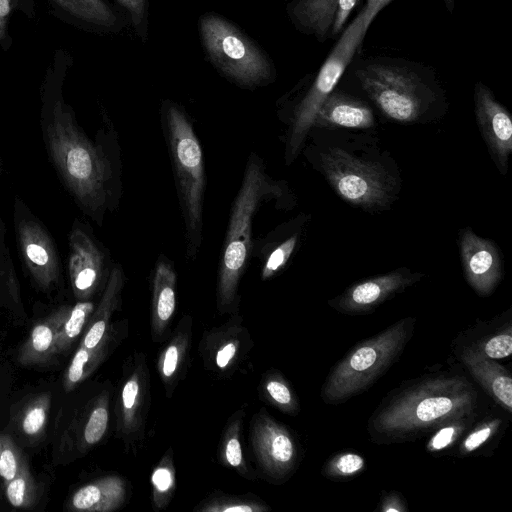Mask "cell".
<instances>
[{
	"label": "cell",
	"mask_w": 512,
	"mask_h": 512,
	"mask_svg": "<svg viewBox=\"0 0 512 512\" xmlns=\"http://www.w3.org/2000/svg\"><path fill=\"white\" fill-rule=\"evenodd\" d=\"M264 173L258 158L251 156L232 206L219 265L217 310L220 315L238 313L240 278L251 249L253 216L260 202L270 193H282Z\"/></svg>",
	"instance_id": "cell-5"
},
{
	"label": "cell",
	"mask_w": 512,
	"mask_h": 512,
	"mask_svg": "<svg viewBox=\"0 0 512 512\" xmlns=\"http://www.w3.org/2000/svg\"><path fill=\"white\" fill-rule=\"evenodd\" d=\"M68 244V277L72 293L77 301L91 300L108 278L105 254L82 224L73 225Z\"/></svg>",
	"instance_id": "cell-15"
},
{
	"label": "cell",
	"mask_w": 512,
	"mask_h": 512,
	"mask_svg": "<svg viewBox=\"0 0 512 512\" xmlns=\"http://www.w3.org/2000/svg\"><path fill=\"white\" fill-rule=\"evenodd\" d=\"M455 354L478 385L508 414H512V376L496 360L459 345Z\"/></svg>",
	"instance_id": "cell-21"
},
{
	"label": "cell",
	"mask_w": 512,
	"mask_h": 512,
	"mask_svg": "<svg viewBox=\"0 0 512 512\" xmlns=\"http://www.w3.org/2000/svg\"><path fill=\"white\" fill-rule=\"evenodd\" d=\"M253 345L243 318L235 313L224 324L203 333L198 352L205 369L229 378L244 363Z\"/></svg>",
	"instance_id": "cell-14"
},
{
	"label": "cell",
	"mask_w": 512,
	"mask_h": 512,
	"mask_svg": "<svg viewBox=\"0 0 512 512\" xmlns=\"http://www.w3.org/2000/svg\"><path fill=\"white\" fill-rule=\"evenodd\" d=\"M245 414V410L241 408L231 415L223 429L217 456L222 465L231 467L243 478L254 481L258 474L246 462L241 444Z\"/></svg>",
	"instance_id": "cell-28"
},
{
	"label": "cell",
	"mask_w": 512,
	"mask_h": 512,
	"mask_svg": "<svg viewBox=\"0 0 512 512\" xmlns=\"http://www.w3.org/2000/svg\"><path fill=\"white\" fill-rule=\"evenodd\" d=\"M303 152L334 193L367 213L391 210L402 190V171L375 130L312 127Z\"/></svg>",
	"instance_id": "cell-1"
},
{
	"label": "cell",
	"mask_w": 512,
	"mask_h": 512,
	"mask_svg": "<svg viewBox=\"0 0 512 512\" xmlns=\"http://www.w3.org/2000/svg\"><path fill=\"white\" fill-rule=\"evenodd\" d=\"M375 108L364 98L335 88L323 101L313 127L375 130Z\"/></svg>",
	"instance_id": "cell-20"
},
{
	"label": "cell",
	"mask_w": 512,
	"mask_h": 512,
	"mask_svg": "<svg viewBox=\"0 0 512 512\" xmlns=\"http://www.w3.org/2000/svg\"><path fill=\"white\" fill-rule=\"evenodd\" d=\"M392 1L393 0H367L365 7L371 15L376 17L378 13Z\"/></svg>",
	"instance_id": "cell-46"
},
{
	"label": "cell",
	"mask_w": 512,
	"mask_h": 512,
	"mask_svg": "<svg viewBox=\"0 0 512 512\" xmlns=\"http://www.w3.org/2000/svg\"><path fill=\"white\" fill-rule=\"evenodd\" d=\"M69 16L84 24L115 30L120 21L117 14L104 0H51Z\"/></svg>",
	"instance_id": "cell-31"
},
{
	"label": "cell",
	"mask_w": 512,
	"mask_h": 512,
	"mask_svg": "<svg viewBox=\"0 0 512 512\" xmlns=\"http://www.w3.org/2000/svg\"><path fill=\"white\" fill-rule=\"evenodd\" d=\"M502 419L486 417L477 424L474 423L458 442L457 455L467 457L485 447L500 431Z\"/></svg>",
	"instance_id": "cell-40"
},
{
	"label": "cell",
	"mask_w": 512,
	"mask_h": 512,
	"mask_svg": "<svg viewBox=\"0 0 512 512\" xmlns=\"http://www.w3.org/2000/svg\"><path fill=\"white\" fill-rule=\"evenodd\" d=\"M446 10L452 14L455 8V2L456 0H443Z\"/></svg>",
	"instance_id": "cell-47"
},
{
	"label": "cell",
	"mask_w": 512,
	"mask_h": 512,
	"mask_svg": "<svg viewBox=\"0 0 512 512\" xmlns=\"http://www.w3.org/2000/svg\"><path fill=\"white\" fill-rule=\"evenodd\" d=\"M377 510L380 512H406L408 507L402 494L391 490L382 491Z\"/></svg>",
	"instance_id": "cell-44"
},
{
	"label": "cell",
	"mask_w": 512,
	"mask_h": 512,
	"mask_svg": "<svg viewBox=\"0 0 512 512\" xmlns=\"http://www.w3.org/2000/svg\"><path fill=\"white\" fill-rule=\"evenodd\" d=\"M310 221L311 215H299L294 229L280 244L276 246L265 261L261 273V278L263 280L271 278L287 265L291 256L296 251L306 224Z\"/></svg>",
	"instance_id": "cell-37"
},
{
	"label": "cell",
	"mask_w": 512,
	"mask_h": 512,
	"mask_svg": "<svg viewBox=\"0 0 512 512\" xmlns=\"http://www.w3.org/2000/svg\"><path fill=\"white\" fill-rule=\"evenodd\" d=\"M118 336L112 327L104 342L97 348L86 349L78 346L63 375L62 383L66 392L74 390L98 368L116 345Z\"/></svg>",
	"instance_id": "cell-29"
},
{
	"label": "cell",
	"mask_w": 512,
	"mask_h": 512,
	"mask_svg": "<svg viewBox=\"0 0 512 512\" xmlns=\"http://www.w3.org/2000/svg\"><path fill=\"white\" fill-rule=\"evenodd\" d=\"M128 498L127 481L119 475H107L79 487L69 498L70 511L111 512Z\"/></svg>",
	"instance_id": "cell-23"
},
{
	"label": "cell",
	"mask_w": 512,
	"mask_h": 512,
	"mask_svg": "<svg viewBox=\"0 0 512 512\" xmlns=\"http://www.w3.org/2000/svg\"><path fill=\"white\" fill-rule=\"evenodd\" d=\"M258 393L262 401L282 413L294 416L300 412L297 394L278 370L270 369L263 374L258 385Z\"/></svg>",
	"instance_id": "cell-32"
},
{
	"label": "cell",
	"mask_w": 512,
	"mask_h": 512,
	"mask_svg": "<svg viewBox=\"0 0 512 512\" xmlns=\"http://www.w3.org/2000/svg\"><path fill=\"white\" fill-rule=\"evenodd\" d=\"M415 324L414 317L402 318L353 346L326 376L320 390L323 402L342 404L369 389L402 355Z\"/></svg>",
	"instance_id": "cell-6"
},
{
	"label": "cell",
	"mask_w": 512,
	"mask_h": 512,
	"mask_svg": "<svg viewBox=\"0 0 512 512\" xmlns=\"http://www.w3.org/2000/svg\"><path fill=\"white\" fill-rule=\"evenodd\" d=\"M162 118L187 230V251L189 255H194L200 246L202 234L205 191L202 149L191 122L176 103H163Z\"/></svg>",
	"instance_id": "cell-7"
},
{
	"label": "cell",
	"mask_w": 512,
	"mask_h": 512,
	"mask_svg": "<svg viewBox=\"0 0 512 512\" xmlns=\"http://www.w3.org/2000/svg\"><path fill=\"white\" fill-rule=\"evenodd\" d=\"M271 508L258 497L234 496L219 492L205 498L194 508L196 512H265Z\"/></svg>",
	"instance_id": "cell-38"
},
{
	"label": "cell",
	"mask_w": 512,
	"mask_h": 512,
	"mask_svg": "<svg viewBox=\"0 0 512 512\" xmlns=\"http://www.w3.org/2000/svg\"><path fill=\"white\" fill-rule=\"evenodd\" d=\"M51 409L50 393L32 395L23 402L17 411L15 427L26 439L36 441L45 433Z\"/></svg>",
	"instance_id": "cell-30"
},
{
	"label": "cell",
	"mask_w": 512,
	"mask_h": 512,
	"mask_svg": "<svg viewBox=\"0 0 512 512\" xmlns=\"http://www.w3.org/2000/svg\"><path fill=\"white\" fill-rule=\"evenodd\" d=\"M25 460L13 438L9 434L0 433V479L4 483L11 480Z\"/></svg>",
	"instance_id": "cell-42"
},
{
	"label": "cell",
	"mask_w": 512,
	"mask_h": 512,
	"mask_svg": "<svg viewBox=\"0 0 512 512\" xmlns=\"http://www.w3.org/2000/svg\"><path fill=\"white\" fill-rule=\"evenodd\" d=\"M366 467L364 457L355 452H340L329 458L321 474L332 481H345L360 474Z\"/></svg>",
	"instance_id": "cell-41"
},
{
	"label": "cell",
	"mask_w": 512,
	"mask_h": 512,
	"mask_svg": "<svg viewBox=\"0 0 512 512\" xmlns=\"http://www.w3.org/2000/svg\"><path fill=\"white\" fill-rule=\"evenodd\" d=\"M8 502L15 508L31 509L38 499V485L30 471L27 460L24 461L17 474L4 483Z\"/></svg>",
	"instance_id": "cell-39"
},
{
	"label": "cell",
	"mask_w": 512,
	"mask_h": 512,
	"mask_svg": "<svg viewBox=\"0 0 512 512\" xmlns=\"http://www.w3.org/2000/svg\"><path fill=\"white\" fill-rule=\"evenodd\" d=\"M150 372L143 352H133L123 367L115 403L116 433L128 451L142 446L151 403Z\"/></svg>",
	"instance_id": "cell-11"
},
{
	"label": "cell",
	"mask_w": 512,
	"mask_h": 512,
	"mask_svg": "<svg viewBox=\"0 0 512 512\" xmlns=\"http://www.w3.org/2000/svg\"><path fill=\"white\" fill-rule=\"evenodd\" d=\"M357 3L358 0H292L287 13L298 31L325 42L342 33Z\"/></svg>",
	"instance_id": "cell-19"
},
{
	"label": "cell",
	"mask_w": 512,
	"mask_h": 512,
	"mask_svg": "<svg viewBox=\"0 0 512 512\" xmlns=\"http://www.w3.org/2000/svg\"><path fill=\"white\" fill-rule=\"evenodd\" d=\"M350 66L356 88L389 121L426 124L448 111L446 93L429 66L389 56L360 59Z\"/></svg>",
	"instance_id": "cell-4"
},
{
	"label": "cell",
	"mask_w": 512,
	"mask_h": 512,
	"mask_svg": "<svg viewBox=\"0 0 512 512\" xmlns=\"http://www.w3.org/2000/svg\"><path fill=\"white\" fill-rule=\"evenodd\" d=\"M15 232L22 263L33 283L50 291L59 283L61 267L55 243L42 223L19 199L15 202Z\"/></svg>",
	"instance_id": "cell-12"
},
{
	"label": "cell",
	"mask_w": 512,
	"mask_h": 512,
	"mask_svg": "<svg viewBox=\"0 0 512 512\" xmlns=\"http://www.w3.org/2000/svg\"><path fill=\"white\" fill-rule=\"evenodd\" d=\"M72 305H62L39 320L18 353L23 366L48 362L56 354V338L59 328L68 316Z\"/></svg>",
	"instance_id": "cell-27"
},
{
	"label": "cell",
	"mask_w": 512,
	"mask_h": 512,
	"mask_svg": "<svg viewBox=\"0 0 512 512\" xmlns=\"http://www.w3.org/2000/svg\"><path fill=\"white\" fill-rule=\"evenodd\" d=\"M41 127L51 162L82 211L101 223L109 207L112 167L103 148L78 125L72 109L46 89Z\"/></svg>",
	"instance_id": "cell-3"
},
{
	"label": "cell",
	"mask_w": 512,
	"mask_h": 512,
	"mask_svg": "<svg viewBox=\"0 0 512 512\" xmlns=\"http://www.w3.org/2000/svg\"><path fill=\"white\" fill-rule=\"evenodd\" d=\"M128 12L138 36L145 41L148 31V0H116Z\"/></svg>",
	"instance_id": "cell-43"
},
{
	"label": "cell",
	"mask_w": 512,
	"mask_h": 512,
	"mask_svg": "<svg viewBox=\"0 0 512 512\" xmlns=\"http://www.w3.org/2000/svg\"><path fill=\"white\" fill-rule=\"evenodd\" d=\"M376 17L364 6L344 28L317 74L294 105L286 138L285 160L290 165L304 147L315 116L326 97L337 87L363 43Z\"/></svg>",
	"instance_id": "cell-8"
},
{
	"label": "cell",
	"mask_w": 512,
	"mask_h": 512,
	"mask_svg": "<svg viewBox=\"0 0 512 512\" xmlns=\"http://www.w3.org/2000/svg\"><path fill=\"white\" fill-rule=\"evenodd\" d=\"M192 326L191 316H183L157 358L156 368L167 398L173 396L176 387L188 371Z\"/></svg>",
	"instance_id": "cell-22"
},
{
	"label": "cell",
	"mask_w": 512,
	"mask_h": 512,
	"mask_svg": "<svg viewBox=\"0 0 512 512\" xmlns=\"http://www.w3.org/2000/svg\"><path fill=\"white\" fill-rule=\"evenodd\" d=\"M460 345L493 360L509 358L512 354V308L489 322L477 324L464 332Z\"/></svg>",
	"instance_id": "cell-24"
},
{
	"label": "cell",
	"mask_w": 512,
	"mask_h": 512,
	"mask_svg": "<svg viewBox=\"0 0 512 512\" xmlns=\"http://www.w3.org/2000/svg\"><path fill=\"white\" fill-rule=\"evenodd\" d=\"M425 277L422 272L408 267H398L387 273L375 275L355 282L341 294L330 299L328 305L345 315H366L374 312L381 304Z\"/></svg>",
	"instance_id": "cell-13"
},
{
	"label": "cell",
	"mask_w": 512,
	"mask_h": 512,
	"mask_svg": "<svg viewBox=\"0 0 512 512\" xmlns=\"http://www.w3.org/2000/svg\"><path fill=\"white\" fill-rule=\"evenodd\" d=\"M109 408L110 391L103 390L76 412L59 441L61 462L82 457L101 442L109 425Z\"/></svg>",
	"instance_id": "cell-18"
},
{
	"label": "cell",
	"mask_w": 512,
	"mask_h": 512,
	"mask_svg": "<svg viewBox=\"0 0 512 512\" xmlns=\"http://www.w3.org/2000/svg\"><path fill=\"white\" fill-rule=\"evenodd\" d=\"M176 307V273L171 262L163 257L158 260L152 283L151 337L161 342L167 331Z\"/></svg>",
	"instance_id": "cell-25"
},
{
	"label": "cell",
	"mask_w": 512,
	"mask_h": 512,
	"mask_svg": "<svg viewBox=\"0 0 512 512\" xmlns=\"http://www.w3.org/2000/svg\"><path fill=\"white\" fill-rule=\"evenodd\" d=\"M473 101L480 134L496 168L505 176L512 153L511 114L482 81L474 85Z\"/></svg>",
	"instance_id": "cell-16"
},
{
	"label": "cell",
	"mask_w": 512,
	"mask_h": 512,
	"mask_svg": "<svg viewBox=\"0 0 512 512\" xmlns=\"http://www.w3.org/2000/svg\"><path fill=\"white\" fill-rule=\"evenodd\" d=\"M19 0H0V44L6 35L8 18L16 9Z\"/></svg>",
	"instance_id": "cell-45"
},
{
	"label": "cell",
	"mask_w": 512,
	"mask_h": 512,
	"mask_svg": "<svg viewBox=\"0 0 512 512\" xmlns=\"http://www.w3.org/2000/svg\"><path fill=\"white\" fill-rule=\"evenodd\" d=\"M95 309L91 300L77 301L72 305L68 316L58 330L56 338V354L65 353L76 339L84 332Z\"/></svg>",
	"instance_id": "cell-34"
},
{
	"label": "cell",
	"mask_w": 512,
	"mask_h": 512,
	"mask_svg": "<svg viewBox=\"0 0 512 512\" xmlns=\"http://www.w3.org/2000/svg\"><path fill=\"white\" fill-rule=\"evenodd\" d=\"M152 506L154 510L165 509L175 491V466L173 449L168 448L155 466L151 475Z\"/></svg>",
	"instance_id": "cell-33"
},
{
	"label": "cell",
	"mask_w": 512,
	"mask_h": 512,
	"mask_svg": "<svg viewBox=\"0 0 512 512\" xmlns=\"http://www.w3.org/2000/svg\"><path fill=\"white\" fill-rule=\"evenodd\" d=\"M463 276L478 296L488 297L503 277V261L498 245L477 235L470 227L458 231Z\"/></svg>",
	"instance_id": "cell-17"
},
{
	"label": "cell",
	"mask_w": 512,
	"mask_h": 512,
	"mask_svg": "<svg viewBox=\"0 0 512 512\" xmlns=\"http://www.w3.org/2000/svg\"><path fill=\"white\" fill-rule=\"evenodd\" d=\"M477 412L452 418L431 432L425 449L430 454L442 452L457 444L475 423Z\"/></svg>",
	"instance_id": "cell-36"
},
{
	"label": "cell",
	"mask_w": 512,
	"mask_h": 512,
	"mask_svg": "<svg viewBox=\"0 0 512 512\" xmlns=\"http://www.w3.org/2000/svg\"><path fill=\"white\" fill-rule=\"evenodd\" d=\"M249 440L256 464L267 481L283 484L295 473L301 460L299 442L292 431L265 408L254 414Z\"/></svg>",
	"instance_id": "cell-10"
},
{
	"label": "cell",
	"mask_w": 512,
	"mask_h": 512,
	"mask_svg": "<svg viewBox=\"0 0 512 512\" xmlns=\"http://www.w3.org/2000/svg\"><path fill=\"white\" fill-rule=\"evenodd\" d=\"M124 286V273L119 265L110 271L101 298L83 332L80 346L95 349L100 346L110 332V320L120 304L121 292Z\"/></svg>",
	"instance_id": "cell-26"
},
{
	"label": "cell",
	"mask_w": 512,
	"mask_h": 512,
	"mask_svg": "<svg viewBox=\"0 0 512 512\" xmlns=\"http://www.w3.org/2000/svg\"><path fill=\"white\" fill-rule=\"evenodd\" d=\"M478 393L464 375L437 371L401 383L378 404L367 422L371 441H414L442 423L476 412Z\"/></svg>",
	"instance_id": "cell-2"
},
{
	"label": "cell",
	"mask_w": 512,
	"mask_h": 512,
	"mask_svg": "<svg viewBox=\"0 0 512 512\" xmlns=\"http://www.w3.org/2000/svg\"><path fill=\"white\" fill-rule=\"evenodd\" d=\"M203 48L226 78L243 87L266 85L275 77L270 57L232 22L215 13L199 19Z\"/></svg>",
	"instance_id": "cell-9"
},
{
	"label": "cell",
	"mask_w": 512,
	"mask_h": 512,
	"mask_svg": "<svg viewBox=\"0 0 512 512\" xmlns=\"http://www.w3.org/2000/svg\"><path fill=\"white\" fill-rule=\"evenodd\" d=\"M0 303L12 309H21L22 301L17 274L5 240V229L0 218Z\"/></svg>",
	"instance_id": "cell-35"
}]
</instances>
